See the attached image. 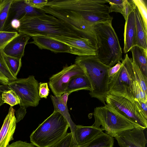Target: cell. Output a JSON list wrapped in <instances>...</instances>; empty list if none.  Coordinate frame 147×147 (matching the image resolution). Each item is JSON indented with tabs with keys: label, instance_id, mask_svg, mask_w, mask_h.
<instances>
[{
	"label": "cell",
	"instance_id": "obj_29",
	"mask_svg": "<svg viewBox=\"0 0 147 147\" xmlns=\"http://www.w3.org/2000/svg\"><path fill=\"white\" fill-rule=\"evenodd\" d=\"M17 32H0V50L3 49L11 41L18 35Z\"/></svg>",
	"mask_w": 147,
	"mask_h": 147
},
{
	"label": "cell",
	"instance_id": "obj_4",
	"mask_svg": "<svg viewBox=\"0 0 147 147\" xmlns=\"http://www.w3.org/2000/svg\"><path fill=\"white\" fill-rule=\"evenodd\" d=\"M112 22L97 23L93 26L97 41L96 55L101 62L111 67L123 60L121 48Z\"/></svg>",
	"mask_w": 147,
	"mask_h": 147
},
{
	"label": "cell",
	"instance_id": "obj_42",
	"mask_svg": "<svg viewBox=\"0 0 147 147\" xmlns=\"http://www.w3.org/2000/svg\"><path fill=\"white\" fill-rule=\"evenodd\" d=\"M138 101L145 115L147 116V102H144L140 101Z\"/></svg>",
	"mask_w": 147,
	"mask_h": 147
},
{
	"label": "cell",
	"instance_id": "obj_12",
	"mask_svg": "<svg viewBox=\"0 0 147 147\" xmlns=\"http://www.w3.org/2000/svg\"><path fill=\"white\" fill-rule=\"evenodd\" d=\"M32 37L33 40L30 43L34 44L41 49H47L55 53H68L81 56L79 51L76 49L59 41L41 36Z\"/></svg>",
	"mask_w": 147,
	"mask_h": 147
},
{
	"label": "cell",
	"instance_id": "obj_24",
	"mask_svg": "<svg viewBox=\"0 0 147 147\" xmlns=\"http://www.w3.org/2000/svg\"><path fill=\"white\" fill-rule=\"evenodd\" d=\"M3 56L6 64L13 75L16 78L22 66L21 59L10 57L5 54Z\"/></svg>",
	"mask_w": 147,
	"mask_h": 147
},
{
	"label": "cell",
	"instance_id": "obj_30",
	"mask_svg": "<svg viewBox=\"0 0 147 147\" xmlns=\"http://www.w3.org/2000/svg\"><path fill=\"white\" fill-rule=\"evenodd\" d=\"M133 86L135 100L144 102H147V94L143 90L136 78L133 83Z\"/></svg>",
	"mask_w": 147,
	"mask_h": 147
},
{
	"label": "cell",
	"instance_id": "obj_44",
	"mask_svg": "<svg viewBox=\"0 0 147 147\" xmlns=\"http://www.w3.org/2000/svg\"><path fill=\"white\" fill-rule=\"evenodd\" d=\"M4 102L2 100L1 94H0V107L4 104Z\"/></svg>",
	"mask_w": 147,
	"mask_h": 147
},
{
	"label": "cell",
	"instance_id": "obj_16",
	"mask_svg": "<svg viewBox=\"0 0 147 147\" xmlns=\"http://www.w3.org/2000/svg\"><path fill=\"white\" fill-rule=\"evenodd\" d=\"M103 131L101 128L96 127L92 125L90 126L76 125L73 137L74 146H80L90 142Z\"/></svg>",
	"mask_w": 147,
	"mask_h": 147
},
{
	"label": "cell",
	"instance_id": "obj_40",
	"mask_svg": "<svg viewBox=\"0 0 147 147\" xmlns=\"http://www.w3.org/2000/svg\"><path fill=\"white\" fill-rule=\"evenodd\" d=\"M71 93L70 91L65 92L62 95H61L62 100L64 105L66 106H67V103L68 96Z\"/></svg>",
	"mask_w": 147,
	"mask_h": 147
},
{
	"label": "cell",
	"instance_id": "obj_37",
	"mask_svg": "<svg viewBox=\"0 0 147 147\" xmlns=\"http://www.w3.org/2000/svg\"><path fill=\"white\" fill-rule=\"evenodd\" d=\"M6 147H36V146L31 143L19 140L9 144Z\"/></svg>",
	"mask_w": 147,
	"mask_h": 147
},
{
	"label": "cell",
	"instance_id": "obj_43",
	"mask_svg": "<svg viewBox=\"0 0 147 147\" xmlns=\"http://www.w3.org/2000/svg\"><path fill=\"white\" fill-rule=\"evenodd\" d=\"M3 85H0V94H1L4 91L7 90V88Z\"/></svg>",
	"mask_w": 147,
	"mask_h": 147
},
{
	"label": "cell",
	"instance_id": "obj_1",
	"mask_svg": "<svg viewBox=\"0 0 147 147\" xmlns=\"http://www.w3.org/2000/svg\"><path fill=\"white\" fill-rule=\"evenodd\" d=\"M107 0H54L42 9L81 32L95 24L112 21Z\"/></svg>",
	"mask_w": 147,
	"mask_h": 147
},
{
	"label": "cell",
	"instance_id": "obj_13",
	"mask_svg": "<svg viewBox=\"0 0 147 147\" xmlns=\"http://www.w3.org/2000/svg\"><path fill=\"white\" fill-rule=\"evenodd\" d=\"M144 130L134 128L123 131L114 138L120 147H146L147 140Z\"/></svg>",
	"mask_w": 147,
	"mask_h": 147
},
{
	"label": "cell",
	"instance_id": "obj_19",
	"mask_svg": "<svg viewBox=\"0 0 147 147\" xmlns=\"http://www.w3.org/2000/svg\"><path fill=\"white\" fill-rule=\"evenodd\" d=\"M134 11L136 28L135 45L139 46L147 51V29L145 28L142 18L136 6Z\"/></svg>",
	"mask_w": 147,
	"mask_h": 147
},
{
	"label": "cell",
	"instance_id": "obj_35",
	"mask_svg": "<svg viewBox=\"0 0 147 147\" xmlns=\"http://www.w3.org/2000/svg\"><path fill=\"white\" fill-rule=\"evenodd\" d=\"M48 1L47 0H25V3L28 5L40 10L46 6Z\"/></svg>",
	"mask_w": 147,
	"mask_h": 147
},
{
	"label": "cell",
	"instance_id": "obj_25",
	"mask_svg": "<svg viewBox=\"0 0 147 147\" xmlns=\"http://www.w3.org/2000/svg\"><path fill=\"white\" fill-rule=\"evenodd\" d=\"M13 0H1L0 3V32L3 30Z\"/></svg>",
	"mask_w": 147,
	"mask_h": 147
},
{
	"label": "cell",
	"instance_id": "obj_41",
	"mask_svg": "<svg viewBox=\"0 0 147 147\" xmlns=\"http://www.w3.org/2000/svg\"><path fill=\"white\" fill-rule=\"evenodd\" d=\"M9 82V80L0 71V83L7 86Z\"/></svg>",
	"mask_w": 147,
	"mask_h": 147
},
{
	"label": "cell",
	"instance_id": "obj_22",
	"mask_svg": "<svg viewBox=\"0 0 147 147\" xmlns=\"http://www.w3.org/2000/svg\"><path fill=\"white\" fill-rule=\"evenodd\" d=\"M80 90H86L90 91L92 90L90 83L86 76H77L72 78L69 81L66 92H72Z\"/></svg>",
	"mask_w": 147,
	"mask_h": 147
},
{
	"label": "cell",
	"instance_id": "obj_23",
	"mask_svg": "<svg viewBox=\"0 0 147 147\" xmlns=\"http://www.w3.org/2000/svg\"><path fill=\"white\" fill-rule=\"evenodd\" d=\"M113 138L103 131L90 142L80 146H73L72 147H113Z\"/></svg>",
	"mask_w": 147,
	"mask_h": 147
},
{
	"label": "cell",
	"instance_id": "obj_15",
	"mask_svg": "<svg viewBox=\"0 0 147 147\" xmlns=\"http://www.w3.org/2000/svg\"><path fill=\"white\" fill-rule=\"evenodd\" d=\"M15 110L10 106L0 130V147H6L13 140V135L16 127Z\"/></svg>",
	"mask_w": 147,
	"mask_h": 147
},
{
	"label": "cell",
	"instance_id": "obj_38",
	"mask_svg": "<svg viewBox=\"0 0 147 147\" xmlns=\"http://www.w3.org/2000/svg\"><path fill=\"white\" fill-rule=\"evenodd\" d=\"M15 112L16 123H17L23 119L27 113L26 108L24 107L20 106V107Z\"/></svg>",
	"mask_w": 147,
	"mask_h": 147
},
{
	"label": "cell",
	"instance_id": "obj_34",
	"mask_svg": "<svg viewBox=\"0 0 147 147\" xmlns=\"http://www.w3.org/2000/svg\"><path fill=\"white\" fill-rule=\"evenodd\" d=\"M136 6L133 0H124V7L122 14L125 20L129 14L134 11Z\"/></svg>",
	"mask_w": 147,
	"mask_h": 147
},
{
	"label": "cell",
	"instance_id": "obj_33",
	"mask_svg": "<svg viewBox=\"0 0 147 147\" xmlns=\"http://www.w3.org/2000/svg\"><path fill=\"white\" fill-rule=\"evenodd\" d=\"M110 5L109 12H118L122 13L123 7L124 0H107Z\"/></svg>",
	"mask_w": 147,
	"mask_h": 147
},
{
	"label": "cell",
	"instance_id": "obj_2",
	"mask_svg": "<svg viewBox=\"0 0 147 147\" xmlns=\"http://www.w3.org/2000/svg\"><path fill=\"white\" fill-rule=\"evenodd\" d=\"M19 20L20 26L17 32L30 37L54 35L78 38H92L78 32L54 16L45 13L25 15Z\"/></svg>",
	"mask_w": 147,
	"mask_h": 147
},
{
	"label": "cell",
	"instance_id": "obj_27",
	"mask_svg": "<svg viewBox=\"0 0 147 147\" xmlns=\"http://www.w3.org/2000/svg\"><path fill=\"white\" fill-rule=\"evenodd\" d=\"M132 65L136 80L143 90L147 94V77L144 75L138 66L133 62Z\"/></svg>",
	"mask_w": 147,
	"mask_h": 147
},
{
	"label": "cell",
	"instance_id": "obj_10",
	"mask_svg": "<svg viewBox=\"0 0 147 147\" xmlns=\"http://www.w3.org/2000/svg\"><path fill=\"white\" fill-rule=\"evenodd\" d=\"M84 75L82 69L77 64L74 63L66 65L49 78V85L54 96L61 95L66 92L68 84L72 78Z\"/></svg>",
	"mask_w": 147,
	"mask_h": 147
},
{
	"label": "cell",
	"instance_id": "obj_6",
	"mask_svg": "<svg viewBox=\"0 0 147 147\" xmlns=\"http://www.w3.org/2000/svg\"><path fill=\"white\" fill-rule=\"evenodd\" d=\"M93 115L95 121L92 125L101 128L113 138L125 130L137 128L132 121L107 104L95 108Z\"/></svg>",
	"mask_w": 147,
	"mask_h": 147
},
{
	"label": "cell",
	"instance_id": "obj_5",
	"mask_svg": "<svg viewBox=\"0 0 147 147\" xmlns=\"http://www.w3.org/2000/svg\"><path fill=\"white\" fill-rule=\"evenodd\" d=\"M69 127L64 117L53 111L31 133L30 141L37 147H50L64 137Z\"/></svg>",
	"mask_w": 147,
	"mask_h": 147
},
{
	"label": "cell",
	"instance_id": "obj_21",
	"mask_svg": "<svg viewBox=\"0 0 147 147\" xmlns=\"http://www.w3.org/2000/svg\"><path fill=\"white\" fill-rule=\"evenodd\" d=\"M50 97L54 108V111L59 113L66 120L69 124L73 137L76 125L71 119L67 107L65 106L63 103L61 95L56 96L51 95Z\"/></svg>",
	"mask_w": 147,
	"mask_h": 147
},
{
	"label": "cell",
	"instance_id": "obj_7",
	"mask_svg": "<svg viewBox=\"0 0 147 147\" xmlns=\"http://www.w3.org/2000/svg\"><path fill=\"white\" fill-rule=\"evenodd\" d=\"M121 63L119 70L109 78L107 93L122 96L134 101L133 83L135 77L132 59L126 54Z\"/></svg>",
	"mask_w": 147,
	"mask_h": 147
},
{
	"label": "cell",
	"instance_id": "obj_18",
	"mask_svg": "<svg viewBox=\"0 0 147 147\" xmlns=\"http://www.w3.org/2000/svg\"><path fill=\"white\" fill-rule=\"evenodd\" d=\"M134 11L129 14L125 20L123 50L125 53L129 51L131 48L135 45L136 28Z\"/></svg>",
	"mask_w": 147,
	"mask_h": 147
},
{
	"label": "cell",
	"instance_id": "obj_36",
	"mask_svg": "<svg viewBox=\"0 0 147 147\" xmlns=\"http://www.w3.org/2000/svg\"><path fill=\"white\" fill-rule=\"evenodd\" d=\"M39 95L40 98H47L49 93V89L47 83H39Z\"/></svg>",
	"mask_w": 147,
	"mask_h": 147
},
{
	"label": "cell",
	"instance_id": "obj_11",
	"mask_svg": "<svg viewBox=\"0 0 147 147\" xmlns=\"http://www.w3.org/2000/svg\"><path fill=\"white\" fill-rule=\"evenodd\" d=\"M44 36L61 42L76 49L79 51L81 56L96 55V39L88 37L78 38L54 35Z\"/></svg>",
	"mask_w": 147,
	"mask_h": 147
},
{
	"label": "cell",
	"instance_id": "obj_26",
	"mask_svg": "<svg viewBox=\"0 0 147 147\" xmlns=\"http://www.w3.org/2000/svg\"><path fill=\"white\" fill-rule=\"evenodd\" d=\"M1 96L4 103L8 104L11 107L20 103L19 97L12 90H5L2 93Z\"/></svg>",
	"mask_w": 147,
	"mask_h": 147
},
{
	"label": "cell",
	"instance_id": "obj_28",
	"mask_svg": "<svg viewBox=\"0 0 147 147\" xmlns=\"http://www.w3.org/2000/svg\"><path fill=\"white\" fill-rule=\"evenodd\" d=\"M0 71L9 80V82L17 80L9 70L3 56V49L0 50Z\"/></svg>",
	"mask_w": 147,
	"mask_h": 147
},
{
	"label": "cell",
	"instance_id": "obj_31",
	"mask_svg": "<svg viewBox=\"0 0 147 147\" xmlns=\"http://www.w3.org/2000/svg\"><path fill=\"white\" fill-rule=\"evenodd\" d=\"M137 7L143 21L145 28L147 29V9L144 0H133Z\"/></svg>",
	"mask_w": 147,
	"mask_h": 147
},
{
	"label": "cell",
	"instance_id": "obj_45",
	"mask_svg": "<svg viewBox=\"0 0 147 147\" xmlns=\"http://www.w3.org/2000/svg\"><path fill=\"white\" fill-rule=\"evenodd\" d=\"M1 1V0H0V3Z\"/></svg>",
	"mask_w": 147,
	"mask_h": 147
},
{
	"label": "cell",
	"instance_id": "obj_32",
	"mask_svg": "<svg viewBox=\"0 0 147 147\" xmlns=\"http://www.w3.org/2000/svg\"><path fill=\"white\" fill-rule=\"evenodd\" d=\"M74 145L73 136L70 132L67 133L62 139L50 147H72Z\"/></svg>",
	"mask_w": 147,
	"mask_h": 147
},
{
	"label": "cell",
	"instance_id": "obj_39",
	"mask_svg": "<svg viewBox=\"0 0 147 147\" xmlns=\"http://www.w3.org/2000/svg\"><path fill=\"white\" fill-rule=\"evenodd\" d=\"M121 62L119 61L115 65L109 68L108 71L109 77L113 76L119 70L121 66Z\"/></svg>",
	"mask_w": 147,
	"mask_h": 147
},
{
	"label": "cell",
	"instance_id": "obj_3",
	"mask_svg": "<svg viewBox=\"0 0 147 147\" xmlns=\"http://www.w3.org/2000/svg\"><path fill=\"white\" fill-rule=\"evenodd\" d=\"M75 63L78 65L90 81L91 97L97 98L106 104L109 80L108 71L111 67L101 62L95 55L77 56Z\"/></svg>",
	"mask_w": 147,
	"mask_h": 147
},
{
	"label": "cell",
	"instance_id": "obj_8",
	"mask_svg": "<svg viewBox=\"0 0 147 147\" xmlns=\"http://www.w3.org/2000/svg\"><path fill=\"white\" fill-rule=\"evenodd\" d=\"M106 102L132 121L137 128L144 130L147 128V116L138 101H131L122 96L108 94Z\"/></svg>",
	"mask_w": 147,
	"mask_h": 147
},
{
	"label": "cell",
	"instance_id": "obj_9",
	"mask_svg": "<svg viewBox=\"0 0 147 147\" xmlns=\"http://www.w3.org/2000/svg\"><path fill=\"white\" fill-rule=\"evenodd\" d=\"M39 83L33 75L25 78L17 79L9 82L7 86L9 90L13 91L20 100L19 105L26 108L36 107L40 100L39 95Z\"/></svg>",
	"mask_w": 147,
	"mask_h": 147
},
{
	"label": "cell",
	"instance_id": "obj_17",
	"mask_svg": "<svg viewBox=\"0 0 147 147\" xmlns=\"http://www.w3.org/2000/svg\"><path fill=\"white\" fill-rule=\"evenodd\" d=\"M18 33V35L3 49V51L7 55L22 59L24 55L26 45L30 36L23 33Z\"/></svg>",
	"mask_w": 147,
	"mask_h": 147
},
{
	"label": "cell",
	"instance_id": "obj_14",
	"mask_svg": "<svg viewBox=\"0 0 147 147\" xmlns=\"http://www.w3.org/2000/svg\"><path fill=\"white\" fill-rule=\"evenodd\" d=\"M45 13L40 9L34 8L27 4L25 0H13L3 31H7L11 22L19 20L25 15H34Z\"/></svg>",
	"mask_w": 147,
	"mask_h": 147
},
{
	"label": "cell",
	"instance_id": "obj_20",
	"mask_svg": "<svg viewBox=\"0 0 147 147\" xmlns=\"http://www.w3.org/2000/svg\"><path fill=\"white\" fill-rule=\"evenodd\" d=\"M129 51L132 53V62L147 77V51L137 45L133 46Z\"/></svg>",
	"mask_w": 147,
	"mask_h": 147
}]
</instances>
